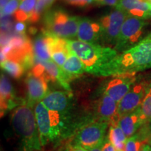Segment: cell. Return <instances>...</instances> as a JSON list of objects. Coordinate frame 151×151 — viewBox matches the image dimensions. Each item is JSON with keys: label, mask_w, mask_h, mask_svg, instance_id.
Returning <instances> with one entry per match:
<instances>
[{"label": "cell", "mask_w": 151, "mask_h": 151, "mask_svg": "<svg viewBox=\"0 0 151 151\" xmlns=\"http://www.w3.org/2000/svg\"><path fill=\"white\" fill-rule=\"evenodd\" d=\"M80 18L78 16H69L60 9L48 10L43 17V30L62 39H72L78 34Z\"/></svg>", "instance_id": "5"}, {"label": "cell", "mask_w": 151, "mask_h": 151, "mask_svg": "<svg viewBox=\"0 0 151 151\" xmlns=\"http://www.w3.org/2000/svg\"><path fill=\"white\" fill-rule=\"evenodd\" d=\"M127 17V14L124 11L116 9L100 19L99 22L101 26V42L116 45L122 24Z\"/></svg>", "instance_id": "8"}, {"label": "cell", "mask_w": 151, "mask_h": 151, "mask_svg": "<svg viewBox=\"0 0 151 151\" xmlns=\"http://www.w3.org/2000/svg\"><path fill=\"white\" fill-rule=\"evenodd\" d=\"M107 137L116 151H125L127 137L118 123L111 124Z\"/></svg>", "instance_id": "23"}, {"label": "cell", "mask_w": 151, "mask_h": 151, "mask_svg": "<svg viewBox=\"0 0 151 151\" xmlns=\"http://www.w3.org/2000/svg\"><path fill=\"white\" fill-rule=\"evenodd\" d=\"M9 1L10 0H0V2H1V4H0L1 5V9H2L8 4Z\"/></svg>", "instance_id": "36"}, {"label": "cell", "mask_w": 151, "mask_h": 151, "mask_svg": "<svg viewBox=\"0 0 151 151\" xmlns=\"http://www.w3.org/2000/svg\"><path fill=\"white\" fill-rule=\"evenodd\" d=\"M109 125V122L101 120L87 123L76 133L73 141V146L83 147L87 150L95 147L104 140Z\"/></svg>", "instance_id": "7"}, {"label": "cell", "mask_w": 151, "mask_h": 151, "mask_svg": "<svg viewBox=\"0 0 151 151\" xmlns=\"http://www.w3.org/2000/svg\"><path fill=\"white\" fill-rule=\"evenodd\" d=\"M69 4L77 6H85L88 5L86 0H65Z\"/></svg>", "instance_id": "31"}, {"label": "cell", "mask_w": 151, "mask_h": 151, "mask_svg": "<svg viewBox=\"0 0 151 151\" xmlns=\"http://www.w3.org/2000/svg\"><path fill=\"white\" fill-rule=\"evenodd\" d=\"M151 68V31L131 48L120 52L111 66L109 76L136 73Z\"/></svg>", "instance_id": "4"}, {"label": "cell", "mask_w": 151, "mask_h": 151, "mask_svg": "<svg viewBox=\"0 0 151 151\" xmlns=\"http://www.w3.org/2000/svg\"><path fill=\"white\" fill-rule=\"evenodd\" d=\"M148 23L145 19L127 16L124 20L120 32L115 45L118 52L131 48L143 39Z\"/></svg>", "instance_id": "6"}, {"label": "cell", "mask_w": 151, "mask_h": 151, "mask_svg": "<svg viewBox=\"0 0 151 151\" xmlns=\"http://www.w3.org/2000/svg\"><path fill=\"white\" fill-rule=\"evenodd\" d=\"M11 124L18 139L17 151H42L35 109L26 104L19 106L11 114Z\"/></svg>", "instance_id": "2"}, {"label": "cell", "mask_w": 151, "mask_h": 151, "mask_svg": "<svg viewBox=\"0 0 151 151\" xmlns=\"http://www.w3.org/2000/svg\"><path fill=\"white\" fill-rule=\"evenodd\" d=\"M144 1H148V0H144Z\"/></svg>", "instance_id": "39"}, {"label": "cell", "mask_w": 151, "mask_h": 151, "mask_svg": "<svg viewBox=\"0 0 151 151\" xmlns=\"http://www.w3.org/2000/svg\"><path fill=\"white\" fill-rule=\"evenodd\" d=\"M54 0H37V4L30 18L29 22H35L39 20L43 13L48 11Z\"/></svg>", "instance_id": "26"}, {"label": "cell", "mask_w": 151, "mask_h": 151, "mask_svg": "<svg viewBox=\"0 0 151 151\" xmlns=\"http://www.w3.org/2000/svg\"><path fill=\"white\" fill-rule=\"evenodd\" d=\"M65 151H68V149H67V150H65Z\"/></svg>", "instance_id": "40"}, {"label": "cell", "mask_w": 151, "mask_h": 151, "mask_svg": "<svg viewBox=\"0 0 151 151\" xmlns=\"http://www.w3.org/2000/svg\"><path fill=\"white\" fill-rule=\"evenodd\" d=\"M151 132L148 128L144 127L128 138L126 143L125 151H141L150 140Z\"/></svg>", "instance_id": "21"}, {"label": "cell", "mask_w": 151, "mask_h": 151, "mask_svg": "<svg viewBox=\"0 0 151 151\" xmlns=\"http://www.w3.org/2000/svg\"><path fill=\"white\" fill-rule=\"evenodd\" d=\"M62 69L71 78V80L86 72L83 63L74 52L71 51V49L69 57L62 67Z\"/></svg>", "instance_id": "20"}, {"label": "cell", "mask_w": 151, "mask_h": 151, "mask_svg": "<svg viewBox=\"0 0 151 151\" xmlns=\"http://www.w3.org/2000/svg\"><path fill=\"white\" fill-rule=\"evenodd\" d=\"M116 9L124 11L127 16L143 19L151 17V3L144 0H118Z\"/></svg>", "instance_id": "16"}, {"label": "cell", "mask_w": 151, "mask_h": 151, "mask_svg": "<svg viewBox=\"0 0 151 151\" xmlns=\"http://www.w3.org/2000/svg\"><path fill=\"white\" fill-rule=\"evenodd\" d=\"M147 86L143 83H134L129 91L119 101L117 122L128 113L137 110L141 106L146 93Z\"/></svg>", "instance_id": "10"}, {"label": "cell", "mask_w": 151, "mask_h": 151, "mask_svg": "<svg viewBox=\"0 0 151 151\" xmlns=\"http://www.w3.org/2000/svg\"><path fill=\"white\" fill-rule=\"evenodd\" d=\"M149 143H150V145L151 146V134H150V140H149Z\"/></svg>", "instance_id": "37"}, {"label": "cell", "mask_w": 151, "mask_h": 151, "mask_svg": "<svg viewBox=\"0 0 151 151\" xmlns=\"http://www.w3.org/2000/svg\"><path fill=\"white\" fill-rule=\"evenodd\" d=\"M68 151H88V150L79 146H71L70 148L68 149Z\"/></svg>", "instance_id": "33"}, {"label": "cell", "mask_w": 151, "mask_h": 151, "mask_svg": "<svg viewBox=\"0 0 151 151\" xmlns=\"http://www.w3.org/2000/svg\"><path fill=\"white\" fill-rule=\"evenodd\" d=\"M41 102L48 110L71 116L72 96L70 92L56 90L49 92Z\"/></svg>", "instance_id": "12"}, {"label": "cell", "mask_w": 151, "mask_h": 151, "mask_svg": "<svg viewBox=\"0 0 151 151\" xmlns=\"http://www.w3.org/2000/svg\"><path fill=\"white\" fill-rule=\"evenodd\" d=\"M68 46L83 63L86 72L99 76H109L111 66L118 57L116 49L79 40L67 39Z\"/></svg>", "instance_id": "1"}, {"label": "cell", "mask_w": 151, "mask_h": 151, "mask_svg": "<svg viewBox=\"0 0 151 151\" xmlns=\"http://www.w3.org/2000/svg\"><path fill=\"white\" fill-rule=\"evenodd\" d=\"M102 151H116L112 143L109 140L107 136H106L104 140L103 141L102 145Z\"/></svg>", "instance_id": "30"}, {"label": "cell", "mask_w": 151, "mask_h": 151, "mask_svg": "<svg viewBox=\"0 0 151 151\" xmlns=\"http://www.w3.org/2000/svg\"><path fill=\"white\" fill-rule=\"evenodd\" d=\"M148 1H149V2L151 3V0H148Z\"/></svg>", "instance_id": "38"}, {"label": "cell", "mask_w": 151, "mask_h": 151, "mask_svg": "<svg viewBox=\"0 0 151 151\" xmlns=\"http://www.w3.org/2000/svg\"><path fill=\"white\" fill-rule=\"evenodd\" d=\"M0 99L1 117L8 111L25 104V101L16 97L11 81L4 73L1 74L0 79Z\"/></svg>", "instance_id": "13"}, {"label": "cell", "mask_w": 151, "mask_h": 151, "mask_svg": "<svg viewBox=\"0 0 151 151\" xmlns=\"http://www.w3.org/2000/svg\"><path fill=\"white\" fill-rule=\"evenodd\" d=\"M94 1L101 5L116 6L118 0H94Z\"/></svg>", "instance_id": "32"}, {"label": "cell", "mask_w": 151, "mask_h": 151, "mask_svg": "<svg viewBox=\"0 0 151 151\" xmlns=\"http://www.w3.org/2000/svg\"><path fill=\"white\" fill-rule=\"evenodd\" d=\"M141 151H151V146L150 144H146L143 147Z\"/></svg>", "instance_id": "35"}, {"label": "cell", "mask_w": 151, "mask_h": 151, "mask_svg": "<svg viewBox=\"0 0 151 151\" xmlns=\"http://www.w3.org/2000/svg\"><path fill=\"white\" fill-rule=\"evenodd\" d=\"M118 102L111 97L104 93L100 98L97 106L96 112L97 113L98 120L109 122V124L118 123L117 112Z\"/></svg>", "instance_id": "18"}, {"label": "cell", "mask_w": 151, "mask_h": 151, "mask_svg": "<svg viewBox=\"0 0 151 151\" xmlns=\"http://www.w3.org/2000/svg\"><path fill=\"white\" fill-rule=\"evenodd\" d=\"M37 2V0H20V6L14 14L17 21L29 20Z\"/></svg>", "instance_id": "24"}, {"label": "cell", "mask_w": 151, "mask_h": 151, "mask_svg": "<svg viewBox=\"0 0 151 151\" xmlns=\"http://www.w3.org/2000/svg\"><path fill=\"white\" fill-rule=\"evenodd\" d=\"M33 50L35 55L45 61L52 60L50 55L48 35L45 31L36 37L33 43Z\"/></svg>", "instance_id": "22"}, {"label": "cell", "mask_w": 151, "mask_h": 151, "mask_svg": "<svg viewBox=\"0 0 151 151\" xmlns=\"http://www.w3.org/2000/svg\"><path fill=\"white\" fill-rule=\"evenodd\" d=\"M135 74L124 73L115 76L114 78L109 81L104 86V93L119 103L135 83Z\"/></svg>", "instance_id": "11"}, {"label": "cell", "mask_w": 151, "mask_h": 151, "mask_svg": "<svg viewBox=\"0 0 151 151\" xmlns=\"http://www.w3.org/2000/svg\"><path fill=\"white\" fill-rule=\"evenodd\" d=\"M15 32L19 35H24L26 29V25L24 22L18 21L15 24Z\"/></svg>", "instance_id": "29"}, {"label": "cell", "mask_w": 151, "mask_h": 151, "mask_svg": "<svg viewBox=\"0 0 151 151\" xmlns=\"http://www.w3.org/2000/svg\"><path fill=\"white\" fill-rule=\"evenodd\" d=\"M20 0H10L8 4L2 9H1V17L9 16L15 14L20 6Z\"/></svg>", "instance_id": "28"}, {"label": "cell", "mask_w": 151, "mask_h": 151, "mask_svg": "<svg viewBox=\"0 0 151 151\" xmlns=\"http://www.w3.org/2000/svg\"><path fill=\"white\" fill-rule=\"evenodd\" d=\"M146 122V119L141 112V107H139L137 110L122 117L118 124L128 139L137 133L141 126Z\"/></svg>", "instance_id": "19"}, {"label": "cell", "mask_w": 151, "mask_h": 151, "mask_svg": "<svg viewBox=\"0 0 151 151\" xmlns=\"http://www.w3.org/2000/svg\"><path fill=\"white\" fill-rule=\"evenodd\" d=\"M102 145L103 142L99 143V145H97V146H96L95 147L88 149V151H102Z\"/></svg>", "instance_id": "34"}, {"label": "cell", "mask_w": 151, "mask_h": 151, "mask_svg": "<svg viewBox=\"0 0 151 151\" xmlns=\"http://www.w3.org/2000/svg\"><path fill=\"white\" fill-rule=\"evenodd\" d=\"M1 69L14 78H19L26 70L23 65L19 61L6 59L1 62Z\"/></svg>", "instance_id": "25"}, {"label": "cell", "mask_w": 151, "mask_h": 151, "mask_svg": "<svg viewBox=\"0 0 151 151\" xmlns=\"http://www.w3.org/2000/svg\"><path fill=\"white\" fill-rule=\"evenodd\" d=\"M77 37L78 40L91 44H99L101 39V26L99 22L92 21L88 18H81Z\"/></svg>", "instance_id": "14"}, {"label": "cell", "mask_w": 151, "mask_h": 151, "mask_svg": "<svg viewBox=\"0 0 151 151\" xmlns=\"http://www.w3.org/2000/svg\"><path fill=\"white\" fill-rule=\"evenodd\" d=\"M35 113L43 146L60 141L70 134L71 116L48 110L41 101L36 105Z\"/></svg>", "instance_id": "3"}, {"label": "cell", "mask_w": 151, "mask_h": 151, "mask_svg": "<svg viewBox=\"0 0 151 151\" xmlns=\"http://www.w3.org/2000/svg\"><path fill=\"white\" fill-rule=\"evenodd\" d=\"M48 81L42 74H37L32 71L28 73L25 79L27 97L25 104L35 109L36 105L41 102L49 93Z\"/></svg>", "instance_id": "9"}, {"label": "cell", "mask_w": 151, "mask_h": 151, "mask_svg": "<svg viewBox=\"0 0 151 151\" xmlns=\"http://www.w3.org/2000/svg\"><path fill=\"white\" fill-rule=\"evenodd\" d=\"M35 58L39 63L41 64V65L44 68V76L47 79V81L57 82L66 91H71L69 82L71 80L67 75V73L63 71L62 67H59L52 60L45 61V60L39 59V58H38L35 55Z\"/></svg>", "instance_id": "15"}, {"label": "cell", "mask_w": 151, "mask_h": 151, "mask_svg": "<svg viewBox=\"0 0 151 151\" xmlns=\"http://www.w3.org/2000/svg\"><path fill=\"white\" fill-rule=\"evenodd\" d=\"M46 33L48 35L49 49L52 60L59 67H62L67 60L70 52V48L68 46L67 39Z\"/></svg>", "instance_id": "17"}, {"label": "cell", "mask_w": 151, "mask_h": 151, "mask_svg": "<svg viewBox=\"0 0 151 151\" xmlns=\"http://www.w3.org/2000/svg\"><path fill=\"white\" fill-rule=\"evenodd\" d=\"M140 107L147 122L151 121V84L146 88V93Z\"/></svg>", "instance_id": "27"}]
</instances>
